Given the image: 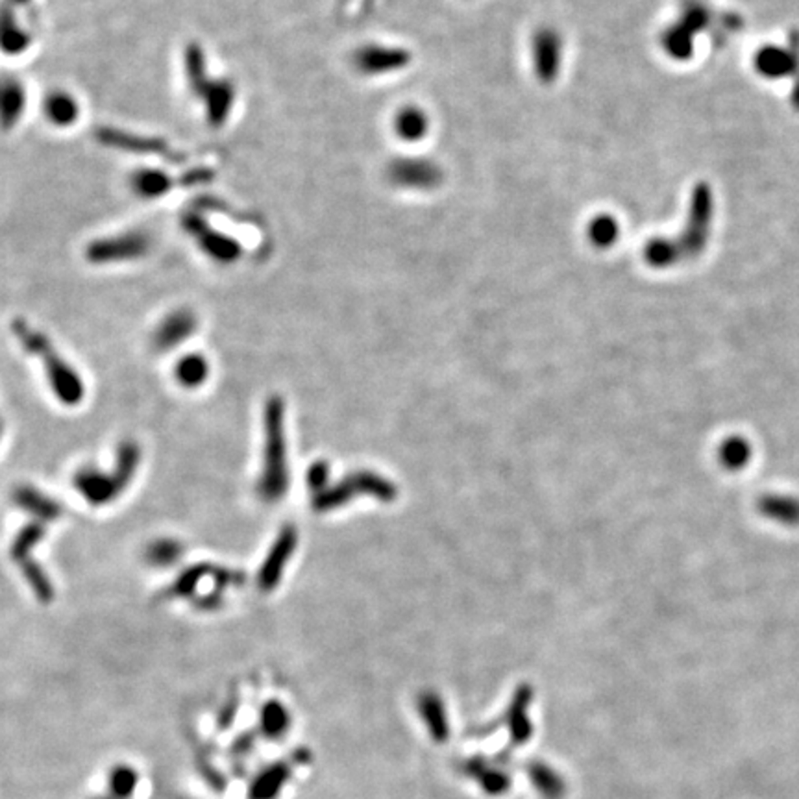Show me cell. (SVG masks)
Instances as JSON below:
<instances>
[{
	"mask_svg": "<svg viewBox=\"0 0 799 799\" xmlns=\"http://www.w3.org/2000/svg\"><path fill=\"white\" fill-rule=\"evenodd\" d=\"M178 555H180V546L176 543L161 541L150 548V561H152V565H158V566L171 565Z\"/></svg>",
	"mask_w": 799,
	"mask_h": 799,
	"instance_id": "cell-20",
	"label": "cell"
},
{
	"mask_svg": "<svg viewBox=\"0 0 799 799\" xmlns=\"http://www.w3.org/2000/svg\"><path fill=\"white\" fill-rule=\"evenodd\" d=\"M141 461V450L136 442H122L117 451V464L111 472L84 469L73 478L75 489L82 498L99 507L115 502L131 483Z\"/></svg>",
	"mask_w": 799,
	"mask_h": 799,
	"instance_id": "cell-2",
	"label": "cell"
},
{
	"mask_svg": "<svg viewBox=\"0 0 799 799\" xmlns=\"http://www.w3.org/2000/svg\"><path fill=\"white\" fill-rule=\"evenodd\" d=\"M185 77L191 91L204 100L208 120L213 126H223L233 106L235 91L226 80H210L206 77V61L202 48L196 43H189L185 48Z\"/></svg>",
	"mask_w": 799,
	"mask_h": 799,
	"instance_id": "cell-3",
	"label": "cell"
},
{
	"mask_svg": "<svg viewBox=\"0 0 799 799\" xmlns=\"http://www.w3.org/2000/svg\"><path fill=\"white\" fill-rule=\"evenodd\" d=\"M430 128V120L420 108H404L394 119V131L404 141H420Z\"/></svg>",
	"mask_w": 799,
	"mask_h": 799,
	"instance_id": "cell-16",
	"label": "cell"
},
{
	"mask_svg": "<svg viewBox=\"0 0 799 799\" xmlns=\"http://www.w3.org/2000/svg\"><path fill=\"white\" fill-rule=\"evenodd\" d=\"M12 331H14V336L19 339L21 347L28 354H34L43 363L50 389L59 402L65 406L80 404L82 398H84V392H86L82 378L69 363H67L56 352L50 339L21 318L12 322Z\"/></svg>",
	"mask_w": 799,
	"mask_h": 799,
	"instance_id": "cell-1",
	"label": "cell"
},
{
	"mask_svg": "<svg viewBox=\"0 0 799 799\" xmlns=\"http://www.w3.org/2000/svg\"><path fill=\"white\" fill-rule=\"evenodd\" d=\"M408 61V56L402 50H389V48H365L359 52L358 63L363 71H389L402 67Z\"/></svg>",
	"mask_w": 799,
	"mask_h": 799,
	"instance_id": "cell-17",
	"label": "cell"
},
{
	"mask_svg": "<svg viewBox=\"0 0 799 799\" xmlns=\"http://www.w3.org/2000/svg\"><path fill=\"white\" fill-rule=\"evenodd\" d=\"M14 502L32 518L43 520L47 524L59 520L63 514V507L59 505V502L52 500L48 494H43L36 487H17L14 491Z\"/></svg>",
	"mask_w": 799,
	"mask_h": 799,
	"instance_id": "cell-10",
	"label": "cell"
},
{
	"mask_svg": "<svg viewBox=\"0 0 799 799\" xmlns=\"http://www.w3.org/2000/svg\"><path fill=\"white\" fill-rule=\"evenodd\" d=\"M174 185H185L182 180H174L171 174L160 169L145 167L138 169L130 176V187L140 198L154 200L167 194Z\"/></svg>",
	"mask_w": 799,
	"mask_h": 799,
	"instance_id": "cell-11",
	"label": "cell"
},
{
	"mask_svg": "<svg viewBox=\"0 0 799 799\" xmlns=\"http://www.w3.org/2000/svg\"><path fill=\"white\" fill-rule=\"evenodd\" d=\"M196 329V316L189 309L172 311L154 331V345L158 350H171L182 345Z\"/></svg>",
	"mask_w": 799,
	"mask_h": 799,
	"instance_id": "cell-8",
	"label": "cell"
},
{
	"mask_svg": "<svg viewBox=\"0 0 799 799\" xmlns=\"http://www.w3.org/2000/svg\"><path fill=\"white\" fill-rule=\"evenodd\" d=\"M95 138L99 140L100 145H106V147L115 149V150L140 154V156H156V158H163V160L174 161V163L183 161V156L180 152H176L165 140H160V138L141 136V133H131V131H126L120 128H109V126L99 128Z\"/></svg>",
	"mask_w": 799,
	"mask_h": 799,
	"instance_id": "cell-6",
	"label": "cell"
},
{
	"mask_svg": "<svg viewBox=\"0 0 799 799\" xmlns=\"http://www.w3.org/2000/svg\"><path fill=\"white\" fill-rule=\"evenodd\" d=\"M30 34L19 25L10 8H0V50L6 54H23L30 47Z\"/></svg>",
	"mask_w": 799,
	"mask_h": 799,
	"instance_id": "cell-14",
	"label": "cell"
},
{
	"mask_svg": "<svg viewBox=\"0 0 799 799\" xmlns=\"http://www.w3.org/2000/svg\"><path fill=\"white\" fill-rule=\"evenodd\" d=\"M26 109V89L12 73H0V128H16Z\"/></svg>",
	"mask_w": 799,
	"mask_h": 799,
	"instance_id": "cell-7",
	"label": "cell"
},
{
	"mask_svg": "<svg viewBox=\"0 0 799 799\" xmlns=\"http://www.w3.org/2000/svg\"><path fill=\"white\" fill-rule=\"evenodd\" d=\"M150 235L140 230H130L109 237H100L86 246V259L93 265H111L136 261L150 252Z\"/></svg>",
	"mask_w": 799,
	"mask_h": 799,
	"instance_id": "cell-5",
	"label": "cell"
},
{
	"mask_svg": "<svg viewBox=\"0 0 799 799\" xmlns=\"http://www.w3.org/2000/svg\"><path fill=\"white\" fill-rule=\"evenodd\" d=\"M797 57H799L797 43H794L792 50L768 47L757 54L755 65H757V71L763 77L781 78V77H786L788 73H792V69L797 65Z\"/></svg>",
	"mask_w": 799,
	"mask_h": 799,
	"instance_id": "cell-12",
	"label": "cell"
},
{
	"mask_svg": "<svg viewBox=\"0 0 799 799\" xmlns=\"http://www.w3.org/2000/svg\"><path fill=\"white\" fill-rule=\"evenodd\" d=\"M45 531H47V522H43V520H36V522L25 525L12 543L10 555H12L14 565L19 566L26 583L32 586L34 596L39 599V602L48 604V602H52V597H54V586H52L47 572L37 565L36 557L32 555L37 543L45 537Z\"/></svg>",
	"mask_w": 799,
	"mask_h": 799,
	"instance_id": "cell-4",
	"label": "cell"
},
{
	"mask_svg": "<svg viewBox=\"0 0 799 799\" xmlns=\"http://www.w3.org/2000/svg\"><path fill=\"white\" fill-rule=\"evenodd\" d=\"M43 111L54 126L65 128L77 122L80 106L77 99L67 91H52L43 102Z\"/></svg>",
	"mask_w": 799,
	"mask_h": 799,
	"instance_id": "cell-15",
	"label": "cell"
},
{
	"mask_svg": "<svg viewBox=\"0 0 799 799\" xmlns=\"http://www.w3.org/2000/svg\"><path fill=\"white\" fill-rule=\"evenodd\" d=\"M390 178L398 185L406 187H433L441 182V171L431 161L424 160H398L390 167Z\"/></svg>",
	"mask_w": 799,
	"mask_h": 799,
	"instance_id": "cell-9",
	"label": "cell"
},
{
	"mask_svg": "<svg viewBox=\"0 0 799 799\" xmlns=\"http://www.w3.org/2000/svg\"><path fill=\"white\" fill-rule=\"evenodd\" d=\"M561 41L554 30H543L535 37V59L541 80L552 82L559 71Z\"/></svg>",
	"mask_w": 799,
	"mask_h": 799,
	"instance_id": "cell-13",
	"label": "cell"
},
{
	"mask_svg": "<svg viewBox=\"0 0 799 799\" xmlns=\"http://www.w3.org/2000/svg\"><path fill=\"white\" fill-rule=\"evenodd\" d=\"M618 232H620V228L611 215H597L588 223L586 235L594 246L606 248V246H611L618 239Z\"/></svg>",
	"mask_w": 799,
	"mask_h": 799,
	"instance_id": "cell-18",
	"label": "cell"
},
{
	"mask_svg": "<svg viewBox=\"0 0 799 799\" xmlns=\"http://www.w3.org/2000/svg\"><path fill=\"white\" fill-rule=\"evenodd\" d=\"M746 453H748V446H746L742 441L729 442V444L723 448V459H725L727 462L732 461L735 464H742L744 459H746Z\"/></svg>",
	"mask_w": 799,
	"mask_h": 799,
	"instance_id": "cell-21",
	"label": "cell"
},
{
	"mask_svg": "<svg viewBox=\"0 0 799 799\" xmlns=\"http://www.w3.org/2000/svg\"><path fill=\"white\" fill-rule=\"evenodd\" d=\"M208 376V363L200 356H189L176 365V378L185 387H196Z\"/></svg>",
	"mask_w": 799,
	"mask_h": 799,
	"instance_id": "cell-19",
	"label": "cell"
}]
</instances>
